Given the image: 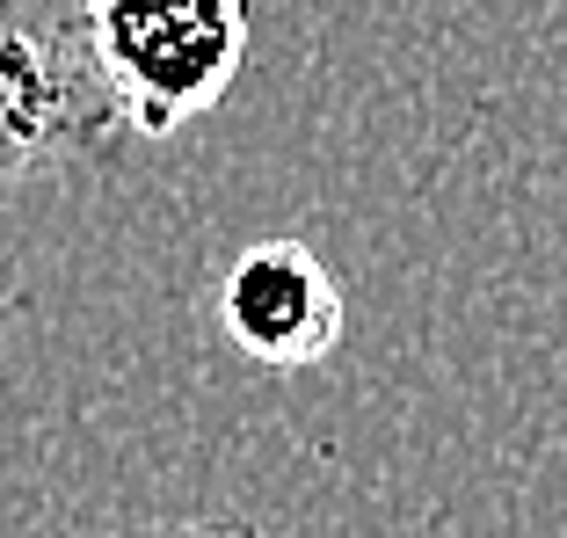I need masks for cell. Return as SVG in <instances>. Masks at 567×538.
I'll use <instances>...</instances> for the list:
<instances>
[{
    "instance_id": "cell-3",
    "label": "cell",
    "mask_w": 567,
    "mask_h": 538,
    "mask_svg": "<svg viewBox=\"0 0 567 538\" xmlns=\"http://www.w3.org/2000/svg\"><path fill=\"white\" fill-rule=\"evenodd\" d=\"M218 328L248 364L306 371L342 350V284L306 240L277 234L234 255L218 277Z\"/></svg>"
},
{
    "instance_id": "cell-5",
    "label": "cell",
    "mask_w": 567,
    "mask_h": 538,
    "mask_svg": "<svg viewBox=\"0 0 567 538\" xmlns=\"http://www.w3.org/2000/svg\"><path fill=\"white\" fill-rule=\"evenodd\" d=\"M0 189H8V161H0Z\"/></svg>"
},
{
    "instance_id": "cell-2",
    "label": "cell",
    "mask_w": 567,
    "mask_h": 538,
    "mask_svg": "<svg viewBox=\"0 0 567 538\" xmlns=\"http://www.w3.org/2000/svg\"><path fill=\"white\" fill-rule=\"evenodd\" d=\"M124 110V132L167 138L248 66V0H73Z\"/></svg>"
},
{
    "instance_id": "cell-4",
    "label": "cell",
    "mask_w": 567,
    "mask_h": 538,
    "mask_svg": "<svg viewBox=\"0 0 567 538\" xmlns=\"http://www.w3.org/2000/svg\"><path fill=\"white\" fill-rule=\"evenodd\" d=\"M146 538H255L248 524H161V531H146Z\"/></svg>"
},
{
    "instance_id": "cell-1",
    "label": "cell",
    "mask_w": 567,
    "mask_h": 538,
    "mask_svg": "<svg viewBox=\"0 0 567 538\" xmlns=\"http://www.w3.org/2000/svg\"><path fill=\"white\" fill-rule=\"evenodd\" d=\"M124 110L73 0H0V161L8 183L110 161Z\"/></svg>"
}]
</instances>
